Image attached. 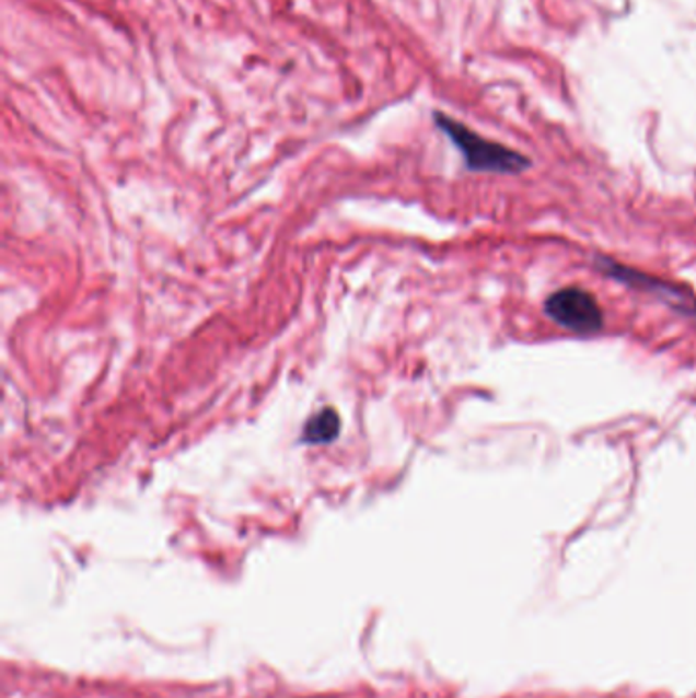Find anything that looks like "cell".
<instances>
[{"instance_id": "1", "label": "cell", "mask_w": 696, "mask_h": 698, "mask_svg": "<svg viewBox=\"0 0 696 698\" xmlns=\"http://www.w3.org/2000/svg\"><path fill=\"white\" fill-rule=\"evenodd\" d=\"M436 123L439 129L452 139V143L460 150L466 166L472 172L521 174L523 170L530 167L531 162L523 153L474 133L469 127L443 113H436Z\"/></svg>"}, {"instance_id": "2", "label": "cell", "mask_w": 696, "mask_h": 698, "mask_svg": "<svg viewBox=\"0 0 696 698\" xmlns=\"http://www.w3.org/2000/svg\"><path fill=\"white\" fill-rule=\"evenodd\" d=\"M545 315L572 334H599L605 325V313L589 290L566 287L545 301Z\"/></svg>"}, {"instance_id": "3", "label": "cell", "mask_w": 696, "mask_h": 698, "mask_svg": "<svg viewBox=\"0 0 696 698\" xmlns=\"http://www.w3.org/2000/svg\"><path fill=\"white\" fill-rule=\"evenodd\" d=\"M341 429V419L335 409H321L303 427V443L325 445L337 440Z\"/></svg>"}]
</instances>
